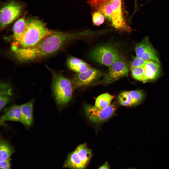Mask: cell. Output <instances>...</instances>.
<instances>
[{"label": "cell", "instance_id": "cell-1", "mask_svg": "<svg viewBox=\"0 0 169 169\" xmlns=\"http://www.w3.org/2000/svg\"><path fill=\"white\" fill-rule=\"evenodd\" d=\"M56 31L49 29L45 23L36 17L26 20L24 30L19 42L12 47L27 48L34 46Z\"/></svg>", "mask_w": 169, "mask_h": 169}, {"label": "cell", "instance_id": "cell-2", "mask_svg": "<svg viewBox=\"0 0 169 169\" xmlns=\"http://www.w3.org/2000/svg\"><path fill=\"white\" fill-rule=\"evenodd\" d=\"M48 68L52 75V88L56 103L59 106L64 105L72 98L73 85L72 81L61 73Z\"/></svg>", "mask_w": 169, "mask_h": 169}, {"label": "cell", "instance_id": "cell-3", "mask_svg": "<svg viewBox=\"0 0 169 169\" xmlns=\"http://www.w3.org/2000/svg\"><path fill=\"white\" fill-rule=\"evenodd\" d=\"M24 8V4L17 0H9L2 4L0 8V30H3L19 17Z\"/></svg>", "mask_w": 169, "mask_h": 169}, {"label": "cell", "instance_id": "cell-4", "mask_svg": "<svg viewBox=\"0 0 169 169\" xmlns=\"http://www.w3.org/2000/svg\"><path fill=\"white\" fill-rule=\"evenodd\" d=\"M89 56L94 61L108 67L116 60L121 58L118 50L108 45H99L94 47L90 52Z\"/></svg>", "mask_w": 169, "mask_h": 169}, {"label": "cell", "instance_id": "cell-5", "mask_svg": "<svg viewBox=\"0 0 169 169\" xmlns=\"http://www.w3.org/2000/svg\"><path fill=\"white\" fill-rule=\"evenodd\" d=\"M84 109L87 117L90 121L96 123H101L107 121L114 115L116 108L113 104L103 109L99 108L94 106L85 105Z\"/></svg>", "mask_w": 169, "mask_h": 169}, {"label": "cell", "instance_id": "cell-6", "mask_svg": "<svg viewBox=\"0 0 169 169\" xmlns=\"http://www.w3.org/2000/svg\"><path fill=\"white\" fill-rule=\"evenodd\" d=\"M108 67V72L102 81L104 84H109L128 75V68L121 58L116 60Z\"/></svg>", "mask_w": 169, "mask_h": 169}, {"label": "cell", "instance_id": "cell-7", "mask_svg": "<svg viewBox=\"0 0 169 169\" xmlns=\"http://www.w3.org/2000/svg\"><path fill=\"white\" fill-rule=\"evenodd\" d=\"M135 51L136 56L146 61L153 60L159 63L160 61L155 50L147 37L136 44Z\"/></svg>", "mask_w": 169, "mask_h": 169}, {"label": "cell", "instance_id": "cell-8", "mask_svg": "<svg viewBox=\"0 0 169 169\" xmlns=\"http://www.w3.org/2000/svg\"><path fill=\"white\" fill-rule=\"evenodd\" d=\"M101 75L99 70L92 67L86 71L76 74L71 81L76 88L86 86L96 81Z\"/></svg>", "mask_w": 169, "mask_h": 169}, {"label": "cell", "instance_id": "cell-9", "mask_svg": "<svg viewBox=\"0 0 169 169\" xmlns=\"http://www.w3.org/2000/svg\"><path fill=\"white\" fill-rule=\"evenodd\" d=\"M111 2L113 11L111 22L112 26L118 30H127L129 28L126 24L123 16L121 0Z\"/></svg>", "mask_w": 169, "mask_h": 169}, {"label": "cell", "instance_id": "cell-10", "mask_svg": "<svg viewBox=\"0 0 169 169\" xmlns=\"http://www.w3.org/2000/svg\"><path fill=\"white\" fill-rule=\"evenodd\" d=\"M35 100V99L33 98L28 102L20 105V123L28 129L34 124L33 108Z\"/></svg>", "mask_w": 169, "mask_h": 169}, {"label": "cell", "instance_id": "cell-11", "mask_svg": "<svg viewBox=\"0 0 169 169\" xmlns=\"http://www.w3.org/2000/svg\"><path fill=\"white\" fill-rule=\"evenodd\" d=\"M87 2L95 11L100 12L111 21L113 9L111 0H90Z\"/></svg>", "mask_w": 169, "mask_h": 169}, {"label": "cell", "instance_id": "cell-12", "mask_svg": "<svg viewBox=\"0 0 169 169\" xmlns=\"http://www.w3.org/2000/svg\"><path fill=\"white\" fill-rule=\"evenodd\" d=\"M21 120L20 105L14 104L4 109L3 113L0 116V125L4 126L7 121L20 122Z\"/></svg>", "mask_w": 169, "mask_h": 169}, {"label": "cell", "instance_id": "cell-13", "mask_svg": "<svg viewBox=\"0 0 169 169\" xmlns=\"http://www.w3.org/2000/svg\"><path fill=\"white\" fill-rule=\"evenodd\" d=\"M143 67L144 75L143 82L154 81L159 77L161 70L159 63L154 61L149 60Z\"/></svg>", "mask_w": 169, "mask_h": 169}, {"label": "cell", "instance_id": "cell-14", "mask_svg": "<svg viewBox=\"0 0 169 169\" xmlns=\"http://www.w3.org/2000/svg\"><path fill=\"white\" fill-rule=\"evenodd\" d=\"M13 89L9 83L2 81L0 84V111L1 112L12 100Z\"/></svg>", "mask_w": 169, "mask_h": 169}, {"label": "cell", "instance_id": "cell-15", "mask_svg": "<svg viewBox=\"0 0 169 169\" xmlns=\"http://www.w3.org/2000/svg\"><path fill=\"white\" fill-rule=\"evenodd\" d=\"M67 65L70 69L77 73L85 72L92 67L81 60L71 56L67 58Z\"/></svg>", "mask_w": 169, "mask_h": 169}, {"label": "cell", "instance_id": "cell-16", "mask_svg": "<svg viewBox=\"0 0 169 169\" xmlns=\"http://www.w3.org/2000/svg\"><path fill=\"white\" fill-rule=\"evenodd\" d=\"M15 151L13 146L9 140L5 139L0 137V162L10 159Z\"/></svg>", "mask_w": 169, "mask_h": 169}, {"label": "cell", "instance_id": "cell-17", "mask_svg": "<svg viewBox=\"0 0 169 169\" xmlns=\"http://www.w3.org/2000/svg\"><path fill=\"white\" fill-rule=\"evenodd\" d=\"M86 167L75 150L69 154L63 165L71 169H84Z\"/></svg>", "mask_w": 169, "mask_h": 169}, {"label": "cell", "instance_id": "cell-18", "mask_svg": "<svg viewBox=\"0 0 169 169\" xmlns=\"http://www.w3.org/2000/svg\"><path fill=\"white\" fill-rule=\"evenodd\" d=\"M25 14L14 24L13 28L14 42L12 45L16 44L20 40L23 33L26 19Z\"/></svg>", "mask_w": 169, "mask_h": 169}, {"label": "cell", "instance_id": "cell-19", "mask_svg": "<svg viewBox=\"0 0 169 169\" xmlns=\"http://www.w3.org/2000/svg\"><path fill=\"white\" fill-rule=\"evenodd\" d=\"M74 150L83 163L86 166L92 156L91 150L87 147L86 143H84L78 146Z\"/></svg>", "mask_w": 169, "mask_h": 169}, {"label": "cell", "instance_id": "cell-20", "mask_svg": "<svg viewBox=\"0 0 169 169\" xmlns=\"http://www.w3.org/2000/svg\"><path fill=\"white\" fill-rule=\"evenodd\" d=\"M114 96L108 93L102 94L96 98L94 106L100 109L105 108L111 104Z\"/></svg>", "mask_w": 169, "mask_h": 169}, {"label": "cell", "instance_id": "cell-21", "mask_svg": "<svg viewBox=\"0 0 169 169\" xmlns=\"http://www.w3.org/2000/svg\"><path fill=\"white\" fill-rule=\"evenodd\" d=\"M131 97V101L130 106L134 107L140 104L144 98V94L141 91L135 90L129 91Z\"/></svg>", "mask_w": 169, "mask_h": 169}, {"label": "cell", "instance_id": "cell-22", "mask_svg": "<svg viewBox=\"0 0 169 169\" xmlns=\"http://www.w3.org/2000/svg\"><path fill=\"white\" fill-rule=\"evenodd\" d=\"M118 100L121 105L124 106H130L131 101V97L129 91L121 92L118 96Z\"/></svg>", "mask_w": 169, "mask_h": 169}, {"label": "cell", "instance_id": "cell-23", "mask_svg": "<svg viewBox=\"0 0 169 169\" xmlns=\"http://www.w3.org/2000/svg\"><path fill=\"white\" fill-rule=\"evenodd\" d=\"M92 21L93 24L97 26L103 24L104 21V16L103 14L98 11L91 12Z\"/></svg>", "mask_w": 169, "mask_h": 169}, {"label": "cell", "instance_id": "cell-24", "mask_svg": "<svg viewBox=\"0 0 169 169\" xmlns=\"http://www.w3.org/2000/svg\"><path fill=\"white\" fill-rule=\"evenodd\" d=\"M132 75L135 79L143 82L144 72L143 66L131 68Z\"/></svg>", "mask_w": 169, "mask_h": 169}, {"label": "cell", "instance_id": "cell-25", "mask_svg": "<svg viewBox=\"0 0 169 169\" xmlns=\"http://www.w3.org/2000/svg\"><path fill=\"white\" fill-rule=\"evenodd\" d=\"M148 61L144 60L137 56L134 57L131 64V68L143 66Z\"/></svg>", "mask_w": 169, "mask_h": 169}, {"label": "cell", "instance_id": "cell-26", "mask_svg": "<svg viewBox=\"0 0 169 169\" xmlns=\"http://www.w3.org/2000/svg\"><path fill=\"white\" fill-rule=\"evenodd\" d=\"M10 159L1 162L0 163V169H11Z\"/></svg>", "mask_w": 169, "mask_h": 169}, {"label": "cell", "instance_id": "cell-27", "mask_svg": "<svg viewBox=\"0 0 169 169\" xmlns=\"http://www.w3.org/2000/svg\"><path fill=\"white\" fill-rule=\"evenodd\" d=\"M98 169H110L108 162L106 161Z\"/></svg>", "mask_w": 169, "mask_h": 169}, {"label": "cell", "instance_id": "cell-28", "mask_svg": "<svg viewBox=\"0 0 169 169\" xmlns=\"http://www.w3.org/2000/svg\"><path fill=\"white\" fill-rule=\"evenodd\" d=\"M135 8H136L137 7V4H136V0H135Z\"/></svg>", "mask_w": 169, "mask_h": 169}, {"label": "cell", "instance_id": "cell-29", "mask_svg": "<svg viewBox=\"0 0 169 169\" xmlns=\"http://www.w3.org/2000/svg\"><path fill=\"white\" fill-rule=\"evenodd\" d=\"M134 169V168H129V169Z\"/></svg>", "mask_w": 169, "mask_h": 169}, {"label": "cell", "instance_id": "cell-30", "mask_svg": "<svg viewBox=\"0 0 169 169\" xmlns=\"http://www.w3.org/2000/svg\"><path fill=\"white\" fill-rule=\"evenodd\" d=\"M111 1H114L117 0H111Z\"/></svg>", "mask_w": 169, "mask_h": 169}]
</instances>
